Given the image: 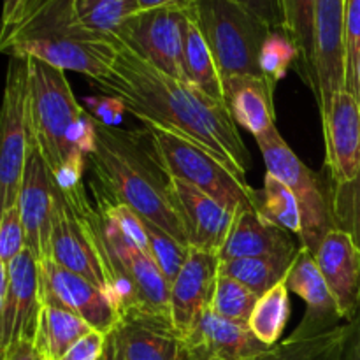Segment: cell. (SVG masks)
I'll return each mask as SVG.
<instances>
[{
  "label": "cell",
  "instance_id": "cell-37",
  "mask_svg": "<svg viewBox=\"0 0 360 360\" xmlns=\"http://www.w3.org/2000/svg\"><path fill=\"white\" fill-rule=\"evenodd\" d=\"M345 39H347V91L355 95L360 102V0H347Z\"/></svg>",
  "mask_w": 360,
  "mask_h": 360
},
{
  "label": "cell",
  "instance_id": "cell-29",
  "mask_svg": "<svg viewBox=\"0 0 360 360\" xmlns=\"http://www.w3.org/2000/svg\"><path fill=\"white\" fill-rule=\"evenodd\" d=\"M253 207L271 224L292 232L299 239L302 229L301 210L292 190L280 178L266 171L264 186L253 190Z\"/></svg>",
  "mask_w": 360,
  "mask_h": 360
},
{
  "label": "cell",
  "instance_id": "cell-19",
  "mask_svg": "<svg viewBox=\"0 0 360 360\" xmlns=\"http://www.w3.org/2000/svg\"><path fill=\"white\" fill-rule=\"evenodd\" d=\"M323 280L336 299L345 322L360 311V250L354 239L341 229H334L313 252Z\"/></svg>",
  "mask_w": 360,
  "mask_h": 360
},
{
  "label": "cell",
  "instance_id": "cell-16",
  "mask_svg": "<svg viewBox=\"0 0 360 360\" xmlns=\"http://www.w3.org/2000/svg\"><path fill=\"white\" fill-rule=\"evenodd\" d=\"M285 283L292 294L299 295L306 302L304 316L288 338L294 340L316 338L343 326L340 323V320L343 319L338 309L336 299L330 294L329 285L323 280V274L320 273L315 257L309 250L302 246L299 248L285 278Z\"/></svg>",
  "mask_w": 360,
  "mask_h": 360
},
{
  "label": "cell",
  "instance_id": "cell-7",
  "mask_svg": "<svg viewBox=\"0 0 360 360\" xmlns=\"http://www.w3.org/2000/svg\"><path fill=\"white\" fill-rule=\"evenodd\" d=\"M267 172L280 178L295 195L301 210V236L299 246L315 252L323 238L338 229L334 211V181L329 171H311L292 148L285 143L278 129L257 137Z\"/></svg>",
  "mask_w": 360,
  "mask_h": 360
},
{
  "label": "cell",
  "instance_id": "cell-5",
  "mask_svg": "<svg viewBox=\"0 0 360 360\" xmlns=\"http://www.w3.org/2000/svg\"><path fill=\"white\" fill-rule=\"evenodd\" d=\"M28 67L32 139L51 176H56L70 158L79 155L72 146V132L84 108L74 97L65 70L39 58H28Z\"/></svg>",
  "mask_w": 360,
  "mask_h": 360
},
{
  "label": "cell",
  "instance_id": "cell-48",
  "mask_svg": "<svg viewBox=\"0 0 360 360\" xmlns=\"http://www.w3.org/2000/svg\"><path fill=\"white\" fill-rule=\"evenodd\" d=\"M101 360H105V354H104V357H102V359H101Z\"/></svg>",
  "mask_w": 360,
  "mask_h": 360
},
{
  "label": "cell",
  "instance_id": "cell-40",
  "mask_svg": "<svg viewBox=\"0 0 360 360\" xmlns=\"http://www.w3.org/2000/svg\"><path fill=\"white\" fill-rule=\"evenodd\" d=\"M108 348V336L98 330H91L81 338L60 360H101Z\"/></svg>",
  "mask_w": 360,
  "mask_h": 360
},
{
  "label": "cell",
  "instance_id": "cell-3",
  "mask_svg": "<svg viewBox=\"0 0 360 360\" xmlns=\"http://www.w3.org/2000/svg\"><path fill=\"white\" fill-rule=\"evenodd\" d=\"M0 49L98 81L111 70L120 41L90 30L79 20L76 0H23L2 21Z\"/></svg>",
  "mask_w": 360,
  "mask_h": 360
},
{
  "label": "cell",
  "instance_id": "cell-26",
  "mask_svg": "<svg viewBox=\"0 0 360 360\" xmlns=\"http://www.w3.org/2000/svg\"><path fill=\"white\" fill-rule=\"evenodd\" d=\"M185 69L190 83L195 84L214 101L225 102L224 77L192 14L188 16L185 30Z\"/></svg>",
  "mask_w": 360,
  "mask_h": 360
},
{
  "label": "cell",
  "instance_id": "cell-6",
  "mask_svg": "<svg viewBox=\"0 0 360 360\" xmlns=\"http://www.w3.org/2000/svg\"><path fill=\"white\" fill-rule=\"evenodd\" d=\"M202 32L221 77L264 76L260 51L273 28L231 0H197L190 11Z\"/></svg>",
  "mask_w": 360,
  "mask_h": 360
},
{
  "label": "cell",
  "instance_id": "cell-8",
  "mask_svg": "<svg viewBox=\"0 0 360 360\" xmlns=\"http://www.w3.org/2000/svg\"><path fill=\"white\" fill-rule=\"evenodd\" d=\"M55 183V181H53ZM95 204L84 185L63 192L55 185L49 252L55 262L101 287L111 299V283L95 238L91 213Z\"/></svg>",
  "mask_w": 360,
  "mask_h": 360
},
{
  "label": "cell",
  "instance_id": "cell-1",
  "mask_svg": "<svg viewBox=\"0 0 360 360\" xmlns=\"http://www.w3.org/2000/svg\"><path fill=\"white\" fill-rule=\"evenodd\" d=\"M91 86L120 98L141 123H153L195 143L246 183L248 148L225 102L162 72L122 42L108 76Z\"/></svg>",
  "mask_w": 360,
  "mask_h": 360
},
{
  "label": "cell",
  "instance_id": "cell-12",
  "mask_svg": "<svg viewBox=\"0 0 360 360\" xmlns=\"http://www.w3.org/2000/svg\"><path fill=\"white\" fill-rule=\"evenodd\" d=\"M39 262L25 246L9 264H0V348L9 350L16 343H34L41 316Z\"/></svg>",
  "mask_w": 360,
  "mask_h": 360
},
{
  "label": "cell",
  "instance_id": "cell-24",
  "mask_svg": "<svg viewBox=\"0 0 360 360\" xmlns=\"http://www.w3.org/2000/svg\"><path fill=\"white\" fill-rule=\"evenodd\" d=\"M276 83L266 76H231L224 79L225 102L236 125L262 137L276 129L274 112Z\"/></svg>",
  "mask_w": 360,
  "mask_h": 360
},
{
  "label": "cell",
  "instance_id": "cell-28",
  "mask_svg": "<svg viewBox=\"0 0 360 360\" xmlns=\"http://www.w3.org/2000/svg\"><path fill=\"white\" fill-rule=\"evenodd\" d=\"M319 0H281L285 14V32L299 51L297 70L315 91L313 44H315V11Z\"/></svg>",
  "mask_w": 360,
  "mask_h": 360
},
{
  "label": "cell",
  "instance_id": "cell-23",
  "mask_svg": "<svg viewBox=\"0 0 360 360\" xmlns=\"http://www.w3.org/2000/svg\"><path fill=\"white\" fill-rule=\"evenodd\" d=\"M299 248L294 234L271 224L255 207L236 211L231 234L218 253L220 260L246 257H288L295 259Z\"/></svg>",
  "mask_w": 360,
  "mask_h": 360
},
{
  "label": "cell",
  "instance_id": "cell-17",
  "mask_svg": "<svg viewBox=\"0 0 360 360\" xmlns=\"http://www.w3.org/2000/svg\"><path fill=\"white\" fill-rule=\"evenodd\" d=\"M217 253L190 250L185 266L171 283V320L181 336L192 330L197 320L211 309L220 273Z\"/></svg>",
  "mask_w": 360,
  "mask_h": 360
},
{
  "label": "cell",
  "instance_id": "cell-47",
  "mask_svg": "<svg viewBox=\"0 0 360 360\" xmlns=\"http://www.w3.org/2000/svg\"><path fill=\"white\" fill-rule=\"evenodd\" d=\"M359 86H360V65H359Z\"/></svg>",
  "mask_w": 360,
  "mask_h": 360
},
{
  "label": "cell",
  "instance_id": "cell-10",
  "mask_svg": "<svg viewBox=\"0 0 360 360\" xmlns=\"http://www.w3.org/2000/svg\"><path fill=\"white\" fill-rule=\"evenodd\" d=\"M30 67L28 58L9 56L2 104L0 137V211L16 206L21 179L32 144L30 129Z\"/></svg>",
  "mask_w": 360,
  "mask_h": 360
},
{
  "label": "cell",
  "instance_id": "cell-34",
  "mask_svg": "<svg viewBox=\"0 0 360 360\" xmlns=\"http://www.w3.org/2000/svg\"><path fill=\"white\" fill-rule=\"evenodd\" d=\"M144 227H146L148 241H150L151 248V257L155 259L157 266L160 267V271L164 273L165 280L171 285L176 280L178 273L181 271V267L185 266L186 259H188L190 246L183 245L178 239L172 238L171 234H167L165 231H162L157 225L150 224V221L143 220Z\"/></svg>",
  "mask_w": 360,
  "mask_h": 360
},
{
  "label": "cell",
  "instance_id": "cell-15",
  "mask_svg": "<svg viewBox=\"0 0 360 360\" xmlns=\"http://www.w3.org/2000/svg\"><path fill=\"white\" fill-rule=\"evenodd\" d=\"M55 202V183L42 158L41 151L32 139L21 179L18 207L25 229V243L34 253L37 262L49 259V234H51V214Z\"/></svg>",
  "mask_w": 360,
  "mask_h": 360
},
{
  "label": "cell",
  "instance_id": "cell-20",
  "mask_svg": "<svg viewBox=\"0 0 360 360\" xmlns=\"http://www.w3.org/2000/svg\"><path fill=\"white\" fill-rule=\"evenodd\" d=\"M183 338L193 360H253L271 348L248 323L229 320L213 309H207Z\"/></svg>",
  "mask_w": 360,
  "mask_h": 360
},
{
  "label": "cell",
  "instance_id": "cell-11",
  "mask_svg": "<svg viewBox=\"0 0 360 360\" xmlns=\"http://www.w3.org/2000/svg\"><path fill=\"white\" fill-rule=\"evenodd\" d=\"M190 11L151 9L130 16L116 32L123 46L162 72L190 83L185 69V30Z\"/></svg>",
  "mask_w": 360,
  "mask_h": 360
},
{
  "label": "cell",
  "instance_id": "cell-44",
  "mask_svg": "<svg viewBox=\"0 0 360 360\" xmlns=\"http://www.w3.org/2000/svg\"><path fill=\"white\" fill-rule=\"evenodd\" d=\"M2 360H42L35 350L34 343H16L2 354Z\"/></svg>",
  "mask_w": 360,
  "mask_h": 360
},
{
  "label": "cell",
  "instance_id": "cell-30",
  "mask_svg": "<svg viewBox=\"0 0 360 360\" xmlns=\"http://www.w3.org/2000/svg\"><path fill=\"white\" fill-rule=\"evenodd\" d=\"M347 334L348 323H343L322 336L306 340L287 338L253 360H341Z\"/></svg>",
  "mask_w": 360,
  "mask_h": 360
},
{
  "label": "cell",
  "instance_id": "cell-35",
  "mask_svg": "<svg viewBox=\"0 0 360 360\" xmlns=\"http://www.w3.org/2000/svg\"><path fill=\"white\" fill-rule=\"evenodd\" d=\"M299 51L285 30H273L266 39L260 51V70L273 83L287 76L292 63L297 65Z\"/></svg>",
  "mask_w": 360,
  "mask_h": 360
},
{
  "label": "cell",
  "instance_id": "cell-14",
  "mask_svg": "<svg viewBox=\"0 0 360 360\" xmlns=\"http://www.w3.org/2000/svg\"><path fill=\"white\" fill-rule=\"evenodd\" d=\"M347 0H319L315 11L313 72L315 97L322 120L340 91L347 90V39H345Z\"/></svg>",
  "mask_w": 360,
  "mask_h": 360
},
{
  "label": "cell",
  "instance_id": "cell-13",
  "mask_svg": "<svg viewBox=\"0 0 360 360\" xmlns=\"http://www.w3.org/2000/svg\"><path fill=\"white\" fill-rule=\"evenodd\" d=\"M39 280L42 304L74 313L90 323L91 329L105 336L115 333L122 322L118 309L101 287L65 269L53 259L39 262Z\"/></svg>",
  "mask_w": 360,
  "mask_h": 360
},
{
  "label": "cell",
  "instance_id": "cell-31",
  "mask_svg": "<svg viewBox=\"0 0 360 360\" xmlns=\"http://www.w3.org/2000/svg\"><path fill=\"white\" fill-rule=\"evenodd\" d=\"M288 294H290V290H288L287 283L281 281L269 292L260 295L255 309L250 316V329L267 347L278 345L280 338L283 336V330L287 327L292 311Z\"/></svg>",
  "mask_w": 360,
  "mask_h": 360
},
{
  "label": "cell",
  "instance_id": "cell-42",
  "mask_svg": "<svg viewBox=\"0 0 360 360\" xmlns=\"http://www.w3.org/2000/svg\"><path fill=\"white\" fill-rule=\"evenodd\" d=\"M348 323L347 341H345L341 360H360V311Z\"/></svg>",
  "mask_w": 360,
  "mask_h": 360
},
{
  "label": "cell",
  "instance_id": "cell-27",
  "mask_svg": "<svg viewBox=\"0 0 360 360\" xmlns=\"http://www.w3.org/2000/svg\"><path fill=\"white\" fill-rule=\"evenodd\" d=\"M294 259L288 257H246V259L220 260L218 273L246 285L257 295H264L285 281Z\"/></svg>",
  "mask_w": 360,
  "mask_h": 360
},
{
  "label": "cell",
  "instance_id": "cell-43",
  "mask_svg": "<svg viewBox=\"0 0 360 360\" xmlns=\"http://www.w3.org/2000/svg\"><path fill=\"white\" fill-rule=\"evenodd\" d=\"M197 0H139V11L151 9H179L192 11Z\"/></svg>",
  "mask_w": 360,
  "mask_h": 360
},
{
  "label": "cell",
  "instance_id": "cell-18",
  "mask_svg": "<svg viewBox=\"0 0 360 360\" xmlns=\"http://www.w3.org/2000/svg\"><path fill=\"white\" fill-rule=\"evenodd\" d=\"M326 169L334 185L352 181L360 172V102L350 91L336 95L322 120Z\"/></svg>",
  "mask_w": 360,
  "mask_h": 360
},
{
  "label": "cell",
  "instance_id": "cell-22",
  "mask_svg": "<svg viewBox=\"0 0 360 360\" xmlns=\"http://www.w3.org/2000/svg\"><path fill=\"white\" fill-rule=\"evenodd\" d=\"M111 334L125 360H193L185 338L171 319L123 316Z\"/></svg>",
  "mask_w": 360,
  "mask_h": 360
},
{
  "label": "cell",
  "instance_id": "cell-45",
  "mask_svg": "<svg viewBox=\"0 0 360 360\" xmlns=\"http://www.w3.org/2000/svg\"><path fill=\"white\" fill-rule=\"evenodd\" d=\"M105 360H125L122 354V348L116 343L115 336L109 334L108 336V348H105Z\"/></svg>",
  "mask_w": 360,
  "mask_h": 360
},
{
  "label": "cell",
  "instance_id": "cell-21",
  "mask_svg": "<svg viewBox=\"0 0 360 360\" xmlns=\"http://www.w3.org/2000/svg\"><path fill=\"white\" fill-rule=\"evenodd\" d=\"M171 183L190 248L218 255L231 234L236 213L181 179L171 178Z\"/></svg>",
  "mask_w": 360,
  "mask_h": 360
},
{
  "label": "cell",
  "instance_id": "cell-25",
  "mask_svg": "<svg viewBox=\"0 0 360 360\" xmlns=\"http://www.w3.org/2000/svg\"><path fill=\"white\" fill-rule=\"evenodd\" d=\"M91 330L90 323L74 313L42 304L34 347L42 360H60Z\"/></svg>",
  "mask_w": 360,
  "mask_h": 360
},
{
  "label": "cell",
  "instance_id": "cell-9",
  "mask_svg": "<svg viewBox=\"0 0 360 360\" xmlns=\"http://www.w3.org/2000/svg\"><path fill=\"white\" fill-rule=\"evenodd\" d=\"M153 143L155 153L171 178L195 186L231 211L253 207V190L206 150L162 127L143 123Z\"/></svg>",
  "mask_w": 360,
  "mask_h": 360
},
{
  "label": "cell",
  "instance_id": "cell-46",
  "mask_svg": "<svg viewBox=\"0 0 360 360\" xmlns=\"http://www.w3.org/2000/svg\"><path fill=\"white\" fill-rule=\"evenodd\" d=\"M21 4H23V0H4V20L13 16Z\"/></svg>",
  "mask_w": 360,
  "mask_h": 360
},
{
  "label": "cell",
  "instance_id": "cell-4",
  "mask_svg": "<svg viewBox=\"0 0 360 360\" xmlns=\"http://www.w3.org/2000/svg\"><path fill=\"white\" fill-rule=\"evenodd\" d=\"M91 224L108 269L111 302L120 316L171 319V285L153 257L127 239L97 206Z\"/></svg>",
  "mask_w": 360,
  "mask_h": 360
},
{
  "label": "cell",
  "instance_id": "cell-41",
  "mask_svg": "<svg viewBox=\"0 0 360 360\" xmlns=\"http://www.w3.org/2000/svg\"><path fill=\"white\" fill-rule=\"evenodd\" d=\"M252 11L255 16L266 21L273 30H285V14L281 0H231Z\"/></svg>",
  "mask_w": 360,
  "mask_h": 360
},
{
  "label": "cell",
  "instance_id": "cell-38",
  "mask_svg": "<svg viewBox=\"0 0 360 360\" xmlns=\"http://www.w3.org/2000/svg\"><path fill=\"white\" fill-rule=\"evenodd\" d=\"M25 229L20 207L13 206L0 211V264L9 266L25 250Z\"/></svg>",
  "mask_w": 360,
  "mask_h": 360
},
{
  "label": "cell",
  "instance_id": "cell-33",
  "mask_svg": "<svg viewBox=\"0 0 360 360\" xmlns=\"http://www.w3.org/2000/svg\"><path fill=\"white\" fill-rule=\"evenodd\" d=\"M257 301H259V295L250 290L246 285L220 274L217 288H214L213 301H211V309L229 320L248 323Z\"/></svg>",
  "mask_w": 360,
  "mask_h": 360
},
{
  "label": "cell",
  "instance_id": "cell-36",
  "mask_svg": "<svg viewBox=\"0 0 360 360\" xmlns=\"http://www.w3.org/2000/svg\"><path fill=\"white\" fill-rule=\"evenodd\" d=\"M338 229L347 232L360 250V172L352 181L334 185Z\"/></svg>",
  "mask_w": 360,
  "mask_h": 360
},
{
  "label": "cell",
  "instance_id": "cell-32",
  "mask_svg": "<svg viewBox=\"0 0 360 360\" xmlns=\"http://www.w3.org/2000/svg\"><path fill=\"white\" fill-rule=\"evenodd\" d=\"M79 20L90 30L115 37L118 28L139 13V0H76Z\"/></svg>",
  "mask_w": 360,
  "mask_h": 360
},
{
  "label": "cell",
  "instance_id": "cell-2",
  "mask_svg": "<svg viewBox=\"0 0 360 360\" xmlns=\"http://www.w3.org/2000/svg\"><path fill=\"white\" fill-rule=\"evenodd\" d=\"M88 165L91 183L105 197L125 204L143 220L190 246L171 176L155 153L148 129L123 130L97 122V146L88 155Z\"/></svg>",
  "mask_w": 360,
  "mask_h": 360
},
{
  "label": "cell",
  "instance_id": "cell-39",
  "mask_svg": "<svg viewBox=\"0 0 360 360\" xmlns=\"http://www.w3.org/2000/svg\"><path fill=\"white\" fill-rule=\"evenodd\" d=\"M84 109L105 127H118L123 122L127 108L120 98L108 94H98L84 97Z\"/></svg>",
  "mask_w": 360,
  "mask_h": 360
}]
</instances>
